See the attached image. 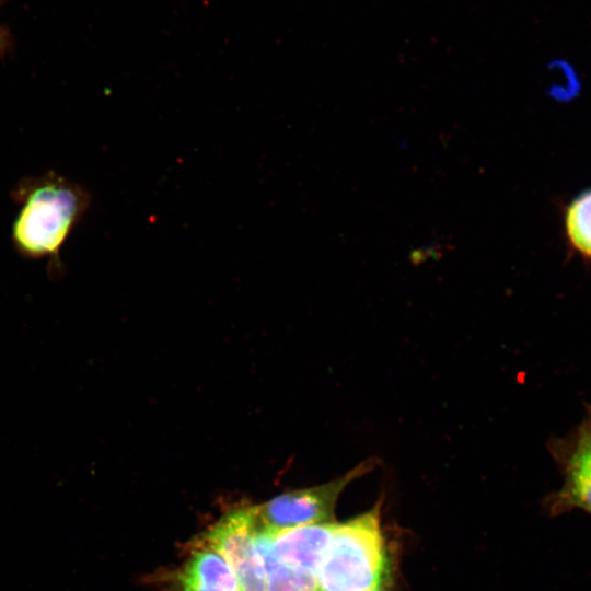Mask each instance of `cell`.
Returning a JSON list of instances; mask_svg holds the SVG:
<instances>
[{
	"instance_id": "6da1fadb",
	"label": "cell",
	"mask_w": 591,
	"mask_h": 591,
	"mask_svg": "<svg viewBox=\"0 0 591 591\" xmlns=\"http://www.w3.org/2000/svg\"><path fill=\"white\" fill-rule=\"evenodd\" d=\"M16 212L10 237L16 252L28 259H48L60 271V252L91 205L80 184L55 172L18 182L11 193Z\"/></svg>"
},
{
	"instance_id": "5b68a950",
	"label": "cell",
	"mask_w": 591,
	"mask_h": 591,
	"mask_svg": "<svg viewBox=\"0 0 591 591\" xmlns=\"http://www.w3.org/2000/svg\"><path fill=\"white\" fill-rule=\"evenodd\" d=\"M549 451L563 476L551 496L552 512L580 510L591 515V407L570 433L549 443Z\"/></svg>"
},
{
	"instance_id": "30bf717a",
	"label": "cell",
	"mask_w": 591,
	"mask_h": 591,
	"mask_svg": "<svg viewBox=\"0 0 591 591\" xmlns=\"http://www.w3.org/2000/svg\"><path fill=\"white\" fill-rule=\"evenodd\" d=\"M371 591H386V590H384V588H383V586H382V587L376 588V589H373V590H371Z\"/></svg>"
},
{
	"instance_id": "8fae6325",
	"label": "cell",
	"mask_w": 591,
	"mask_h": 591,
	"mask_svg": "<svg viewBox=\"0 0 591 591\" xmlns=\"http://www.w3.org/2000/svg\"><path fill=\"white\" fill-rule=\"evenodd\" d=\"M320 591V590H318Z\"/></svg>"
},
{
	"instance_id": "277c9868",
	"label": "cell",
	"mask_w": 591,
	"mask_h": 591,
	"mask_svg": "<svg viewBox=\"0 0 591 591\" xmlns=\"http://www.w3.org/2000/svg\"><path fill=\"white\" fill-rule=\"evenodd\" d=\"M254 509L242 506L227 512L200 540L233 569L241 591H266L264 561L257 551Z\"/></svg>"
},
{
	"instance_id": "8992f818",
	"label": "cell",
	"mask_w": 591,
	"mask_h": 591,
	"mask_svg": "<svg viewBox=\"0 0 591 591\" xmlns=\"http://www.w3.org/2000/svg\"><path fill=\"white\" fill-rule=\"evenodd\" d=\"M337 522L269 531V545L280 561L316 575Z\"/></svg>"
},
{
	"instance_id": "7a4b0ae2",
	"label": "cell",
	"mask_w": 591,
	"mask_h": 591,
	"mask_svg": "<svg viewBox=\"0 0 591 591\" xmlns=\"http://www.w3.org/2000/svg\"><path fill=\"white\" fill-rule=\"evenodd\" d=\"M381 501L337 523L316 571L320 591H371L385 582L387 556L381 530Z\"/></svg>"
},
{
	"instance_id": "9c48e42d",
	"label": "cell",
	"mask_w": 591,
	"mask_h": 591,
	"mask_svg": "<svg viewBox=\"0 0 591 591\" xmlns=\"http://www.w3.org/2000/svg\"><path fill=\"white\" fill-rule=\"evenodd\" d=\"M565 225L572 246L591 258V188L582 192L570 202Z\"/></svg>"
},
{
	"instance_id": "ba28073f",
	"label": "cell",
	"mask_w": 591,
	"mask_h": 591,
	"mask_svg": "<svg viewBox=\"0 0 591 591\" xmlns=\"http://www.w3.org/2000/svg\"><path fill=\"white\" fill-rule=\"evenodd\" d=\"M255 543L264 561L266 591H318L316 575L291 567L274 556L269 531H257Z\"/></svg>"
},
{
	"instance_id": "52a82bcc",
	"label": "cell",
	"mask_w": 591,
	"mask_h": 591,
	"mask_svg": "<svg viewBox=\"0 0 591 591\" xmlns=\"http://www.w3.org/2000/svg\"><path fill=\"white\" fill-rule=\"evenodd\" d=\"M181 591H241L228 561L215 549L198 544L178 576Z\"/></svg>"
},
{
	"instance_id": "3957f363",
	"label": "cell",
	"mask_w": 591,
	"mask_h": 591,
	"mask_svg": "<svg viewBox=\"0 0 591 591\" xmlns=\"http://www.w3.org/2000/svg\"><path fill=\"white\" fill-rule=\"evenodd\" d=\"M379 459L370 457L329 482L285 491L262 505H253L257 531L335 522V507L345 488L373 471Z\"/></svg>"
}]
</instances>
